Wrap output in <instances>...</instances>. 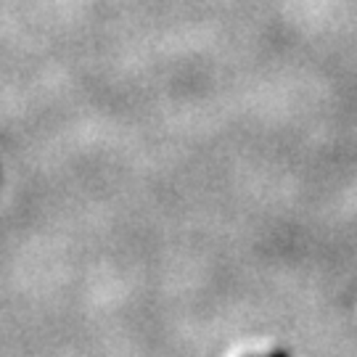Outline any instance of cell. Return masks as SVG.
Here are the masks:
<instances>
[{"instance_id":"1","label":"cell","mask_w":357,"mask_h":357,"mask_svg":"<svg viewBox=\"0 0 357 357\" xmlns=\"http://www.w3.org/2000/svg\"><path fill=\"white\" fill-rule=\"evenodd\" d=\"M268 357H291V355H289L283 347H275V349H270L268 352Z\"/></svg>"}]
</instances>
